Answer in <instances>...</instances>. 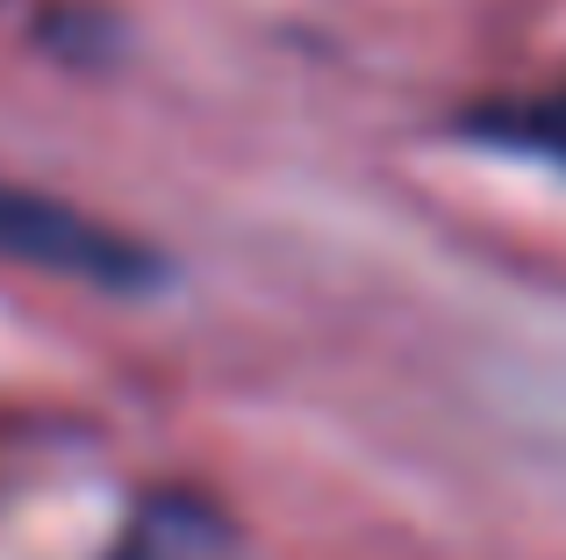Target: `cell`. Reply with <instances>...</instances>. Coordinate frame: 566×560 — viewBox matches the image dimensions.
I'll return each mask as SVG.
<instances>
[{"label":"cell","mask_w":566,"mask_h":560,"mask_svg":"<svg viewBox=\"0 0 566 560\" xmlns=\"http://www.w3.org/2000/svg\"><path fill=\"white\" fill-rule=\"evenodd\" d=\"M0 259L72 280V288H94V294L166 288V259L144 238H129V230L72 209L65 195H43V187H22V180H0Z\"/></svg>","instance_id":"obj_1"},{"label":"cell","mask_w":566,"mask_h":560,"mask_svg":"<svg viewBox=\"0 0 566 560\" xmlns=\"http://www.w3.org/2000/svg\"><path fill=\"white\" fill-rule=\"evenodd\" d=\"M101 560H237V525L193 489H158L129 510Z\"/></svg>","instance_id":"obj_2"},{"label":"cell","mask_w":566,"mask_h":560,"mask_svg":"<svg viewBox=\"0 0 566 560\" xmlns=\"http://www.w3.org/2000/svg\"><path fill=\"white\" fill-rule=\"evenodd\" d=\"M459 137L488 144V152L531 158V166L566 173V86L559 94H516V101H481L459 123Z\"/></svg>","instance_id":"obj_3"}]
</instances>
